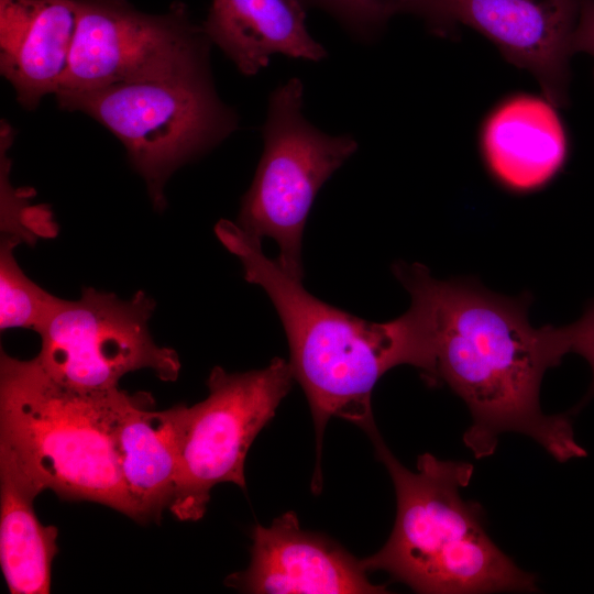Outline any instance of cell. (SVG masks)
<instances>
[{
    "label": "cell",
    "mask_w": 594,
    "mask_h": 594,
    "mask_svg": "<svg viewBox=\"0 0 594 594\" xmlns=\"http://www.w3.org/2000/svg\"><path fill=\"white\" fill-rule=\"evenodd\" d=\"M392 271L426 333L436 385L446 383L471 413L463 442L476 459L492 455L504 432L530 437L559 462L586 457L570 414L541 410L542 377L565 353L557 327L530 324V294L507 297L473 278L440 280L419 263L397 262Z\"/></svg>",
    "instance_id": "6da1fadb"
},
{
    "label": "cell",
    "mask_w": 594,
    "mask_h": 594,
    "mask_svg": "<svg viewBox=\"0 0 594 594\" xmlns=\"http://www.w3.org/2000/svg\"><path fill=\"white\" fill-rule=\"evenodd\" d=\"M215 232L242 264L246 282L261 286L284 327L294 380L302 387L316 435L312 491L321 490L322 439L331 417L356 425L367 436L377 430L371 398L375 384L391 369L408 364L427 384L435 366L425 332L409 308L387 322H371L309 294L301 279L268 258L261 241L238 223L220 220Z\"/></svg>",
    "instance_id": "7a4b0ae2"
},
{
    "label": "cell",
    "mask_w": 594,
    "mask_h": 594,
    "mask_svg": "<svg viewBox=\"0 0 594 594\" xmlns=\"http://www.w3.org/2000/svg\"><path fill=\"white\" fill-rule=\"evenodd\" d=\"M393 480L397 513L392 534L364 570L384 571L418 593L536 592V576L518 568L490 538L480 504L460 490L473 474L463 461L421 454L416 471L391 452L378 430L370 436Z\"/></svg>",
    "instance_id": "3957f363"
},
{
    "label": "cell",
    "mask_w": 594,
    "mask_h": 594,
    "mask_svg": "<svg viewBox=\"0 0 594 594\" xmlns=\"http://www.w3.org/2000/svg\"><path fill=\"white\" fill-rule=\"evenodd\" d=\"M125 394L82 391L51 376L38 360L0 354V453L41 494L87 501L136 520L122 481L112 424Z\"/></svg>",
    "instance_id": "277c9868"
},
{
    "label": "cell",
    "mask_w": 594,
    "mask_h": 594,
    "mask_svg": "<svg viewBox=\"0 0 594 594\" xmlns=\"http://www.w3.org/2000/svg\"><path fill=\"white\" fill-rule=\"evenodd\" d=\"M55 96L61 109L84 112L117 136L157 210L165 208L170 175L218 145L239 122L218 97L210 70Z\"/></svg>",
    "instance_id": "5b68a950"
},
{
    "label": "cell",
    "mask_w": 594,
    "mask_h": 594,
    "mask_svg": "<svg viewBox=\"0 0 594 594\" xmlns=\"http://www.w3.org/2000/svg\"><path fill=\"white\" fill-rule=\"evenodd\" d=\"M302 95L296 77L272 91L262 127L263 154L237 222L260 241L274 239L276 261L299 279L302 232L316 195L359 146L352 135H330L314 127L302 114Z\"/></svg>",
    "instance_id": "8992f818"
},
{
    "label": "cell",
    "mask_w": 594,
    "mask_h": 594,
    "mask_svg": "<svg viewBox=\"0 0 594 594\" xmlns=\"http://www.w3.org/2000/svg\"><path fill=\"white\" fill-rule=\"evenodd\" d=\"M294 380L288 361L275 358L261 370L229 373L215 366L208 396L187 408L176 490L168 507L182 521L201 519L213 486L245 490L244 462L258 432L273 418Z\"/></svg>",
    "instance_id": "52a82bcc"
},
{
    "label": "cell",
    "mask_w": 594,
    "mask_h": 594,
    "mask_svg": "<svg viewBox=\"0 0 594 594\" xmlns=\"http://www.w3.org/2000/svg\"><path fill=\"white\" fill-rule=\"evenodd\" d=\"M154 309V299L142 290L122 299L85 287L78 299H62L40 329L36 359L55 380L82 391L118 388L125 374L143 369L175 381L179 356L153 340L148 322Z\"/></svg>",
    "instance_id": "ba28073f"
},
{
    "label": "cell",
    "mask_w": 594,
    "mask_h": 594,
    "mask_svg": "<svg viewBox=\"0 0 594 594\" xmlns=\"http://www.w3.org/2000/svg\"><path fill=\"white\" fill-rule=\"evenodd\" d=\"M76 1L77 33L59 91L92 90L210 70L212 43L202 25L191 20L184 3H174L163 14H150L128 0Z\"/></svg>",
    "instance_id": "9c48e42d"
},
{
    "label": "cell",
    "mask_w": 594,
    "mask_h": 594,
    "mask_svg": "<svg viewBox=\"0 0 594 594\" xmlns=\"http://www.w3.org/2000/svg\"><path fill=\"white\" fill-rule=\"evenodd\" d=\"M584 0H409L406 13L442 37L468 25L528 70L556 107L569 101L572 38Z\"/></svg>",
    "instance_id": "30bf717a"
},
{
    "label": "cell",
    "mask_w": 594,
    "mask_h": 594,
    "mask_svg": "<svg viewBox=\"0 0 594 594\" xmlns=\"http://www.w3.org/2000/svg\"><path fill=\"white\" fill-rule=\"evenodd\" d=\"M226 585L244 593H386L361 560L321 535L302 530L294 512L252 531L251 561Z\"/></svg>",
    "instance_id": "8fae6325"
},
{
    "label": "cell",
    "mask_w": 594,
    "mask_h": 594,
    "mask_svg": "<svg viewBox=\"0 0 594 594\" xmlns=\"http://www.w3.org/2000/svg\"><path fill=\"white\" fill-rule=\"evenodd\" d=\"M150 394L125 392L112 424L120 474L136 521H160L176 490L187 422L185 404L152 410Z\"/></svg>",
    "instance_id": "7c38bea8"
},
{
    "label": "cell",
    "mask_w": 594,
    "mask_h": 594,
    "mask_svg": "<svg viewBox=\"0 0 594 594\" xmlns=\"http://www.w3.org/2000/svg\"><path fill=\"white\" fill-rule=\"evenodd\" d=\"M78 14L76 0H0V72L26 110L62 88Z\"/></svg>",
    "instance_id": "4fadbf2b"
},
{
    "label": "cell",
    "mask_w": 594,
    "mask_h": 594,
    "mask_svg": "<svg viewBox=\"0 0 594 594\" xmlns=\"http://www.w3.org/2000/svg\"><path fill=\"white\" fill-rule=\"evenodd\" d=\"M554 107L544 97L521 94L501 102L485 120L483 157L506 188L538 189L562 168L568 141Z\"/></svg>",
    "instance_id": "5bb4252c"
},
{
    "label": "cell",
    "mask_w": 594,
    "mask_h": 594,
    "mask_svg": "<svg viewBox=\"0 0 594 594\" xmlns=\"http://www.w3.org/2000/svg\"><path fill=\"white\" fill-rule=\"evenodd\" d=\"M300 0H212L202 29L244 76L274 54L319 62L326 48L309 33Z\"/></svg>",
    "instance_id": "9a60e30c"
},
{
    "label": "cell",
    "mask_w": 594,
    "mask_h": 594,
    "mask_svg": "<svg viewBox=\"0 0 594 594\" xmlns=\"http://www.w3.org/2000/svg\"><path fill=\"white\" fill-rule=\"evenodd\" d=\"M40 493L14 463L0 453V565L11 594H47L58 552V528L36 517Z\"/></svg>",
    "instance_id": "2e32d148"
},
{
    "label": "cell",
    "mask_w": 594,
    "mask_h": 594,
    "mask_svg": "<svg viewBox=\"0 0 594 594\" xmlns=\"http://www.w3.org/2000/svg\"><path fill=\"white\" fill-rule=\"evenodd\" d=\"M19 243L12 237L1 235L0 328H23L38 332L62 298L50 294L24 274L14 256Z\"/></svg>",
    "instance_id": "e0dca14e"
},
{
    "label": "cell",
    "mask_w": 594,
    "mask_h": 594,
    "mask_svg": "<svg viewBox=\"0 0 594 594\" xmlns=\"http://www.w3.org/2000/svg\"><path fill=\"white\" fill-rule=\"evenodd\" d=\"M306 8H319L331 14L359 41L374 40L388 20L406 13L408 0H300Z\"/></svg>",
    "instance_id": "ac0fdd59"
},
{
    "label": "cell",
    "mask_w": 594,
    "mask_h": 594,
    "mask_svg": "<svg viewBox=\"0 0 594 594\" xmlns=\"http://www.w3.org/2000/svg\"><path fill=\"white\" fill-rule=\"evenodd\" d=\"M558 334L565 354L573 352L582 355L592 369L593 380L590 389L575 407L576 411L594 397V300L578 321L558 327Z\"/></svg>",
    "instance_id": "d6986e66"
},
{
    "label": "cell",
    "mask_w": 594,
    "mask_h": 594,
    "mask_svg": "<svg viewBox=\"0 0 594 594\" xmlns=\"http://www.w3.org/2000/svg\"><path fill=\"white\" fill-rule=\"evenodd\" d=\"M573 54L584 52L594 57V0H584L572 38Z\"/></svg>",
    "instance_id": "ffe728a7"
}]
</instances>
